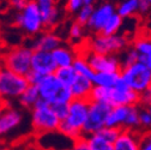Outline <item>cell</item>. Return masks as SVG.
Instances as JSON below:
<instances>
[{
  "label": "cell",
  "mask_w": 151,
  "mask_h": 150,
  "mask_svg": "<svg viewBox=\"0 0 151 150\" xmlns=\"http://www.w3.org/2000/svg\"><path fill=\"white\" fill-rule=\"evenodd\" d=\"M90 101L106 102L111 107L116 106H138L142 102V95L132 90L120 77L118 83L111 88L95 87L91 92Z\"/></svg>",
  "instance_id": "6da1fadb"
},
{
  "label": "cell",
  "mask_w": 151,
  "mask_h": 150,
  "mask_svg": "<svg viewBox=\"0 0 151 150\" xmlns=\"http://www.w3.org/2000/svg\"><path fill=\"white\" fill-rule=\"evenodd\" d=\"M90 100H81L73 99L68 105V114L61 120L59 131L66 137L76 141L83 137V128L88 120L89 109H90Z\"/></svg>",
  "instance_id": "7a4b0ae2"
},
{
  "label": "cell",
  "mask_w": 151,
  "mask_h": 150,
  "mask_svg": "<svg viewBox=\"0 0 151 150\" xmlns=\"http://www.w3.org/2000/svg\"><path fill=\"white\" fill-rule=\"evenodd\" d=\"M13 22L27 36L30 37L37 36L46 29L42 13L35 0H29L23 10L17 11Z\"/></svg>",
  "instance_id": "3957f363"
},
{
  "label": "cell",
  "mask_w": 151,
  "mask_h": 150,
  "mask_svg": "<svg viewBox=\"0 0 151 150\" xmlns=\"http://www.w3.org/2000/svg\"><path fill=\"white\" fill-rule=\"evenodd\" d=\"M40 92L41 100L46 101L47 103L58 105V103H66L70 105L71 101L74 99L70 87H65L55 76V73L47 74L43 79L37 85Z\"/></svg>",
  "instance_id": "277c9868"
},
{
  "label": "cell",
  "mask_w": 151,
  "mask_h": 150,
  "mask_svg": "<svg viewBox=\"0 0 151 150\" xmlns=\"http://www.w3.org/2000/svg\"><path fill=\"white\" fill-rule=\"evenodd\" d=\"M61 120L55 114L52 106L43 100H39L31 108V126L37 135L58 131Z\"/></svg>",
  "instance_id": "5b68a950"
},
{
  "label": "cell",
  "mask_w": 151,
  "mask_h": 150,
  "mask_svg": "<svg viewBox=\"0 0 151 150\" xmlns=\"http://www.w3.org/2000/svg\"><path fill=\"white\" fill-rule=\"evenodd\" d=\"M29 85V81L25 76L13 72L3 64L0 65V99L1 100H18Z\"/></svg>",
  "instance_id": "8992f818"
},
{
  "label": "cell",
  "mask_w": 151,
  "mask_h": 150,
  "mask_svg": "<svg viewBox=\"0 0 151 150\" xmlns=\"http://www.w3.org/2000/svg\"><path fill=\"white\" fill-rule=\"evenodd\" d=\"M126 48H128V39L120 32L115 35L95 34L86 41V49L99 54L119 55Z\"/></svg>",
  "instance_id": "52a82bcc"
},
{
  "label": "cell",
  "mask_w": 151,
  "mask_h": 150,
  "mask_svg": "<svg viewBox=\"0 0 151 150\" xmlns=\"http://www.w3.org/2000/svg\"><path fill=\"white\" fill-rule=\"evenodd\" d=\"M32 54L31 46H17L7 49L1 55V64L18 74L27 76L31 71Z\"/></svg>",
  "instance_id": "ba28073f"
},
{
  "label": "cell",
  "mask_w": 151,
  "mask_h": 150,
  "mask_svg": "<svg viewBox=\"0 0 151 150\" xmlns=\"http://www.w3.org/2000/svg\"><path fill=\"white\" fill-rule=\"evenodd\" d=\"M121 78L126 84L138 94L143 95L149 90L151 84V70L142 61L121 69Z\"/></svg>",
  "instance_id": "9c48e42d"
},
{
  "label": "cell",
  "mask_w": 151,
  "mask_h": 150,
  "mask_svg": "<svg viewBox=\"0 0 151 150\" xmlns=\"http://www.w3.org/2000/svg\"><path fill=\"white\" fill-rule=\"evenodd\" d=\"M111 108L113 107L106 102H97V101L90 102L88 120L83 128V137L96 133L106 126Z\"/></svg>",
  "instance_id": "30bf717a"
},
{
  "label": "cell",
  "mask_w": 151,
  "mask_h": 150,
  "mask_svg": "<svg viewBox=\"0 0 151 150\" xmlns=\"http://www.w3.org/2000/svg\"><path fill=\"white\" fill-rule=\"evenodd\" d=\"M95 72H121L122 65L119 55L115 54H99L84 48L82 53Z\"/></svg>",
  "instance_id": "8fae6325"
},
{
  "label": "cell",
  "mask_w": 151,
  "mask_h": 150,
  "mask_svg": "<svg viewBox=\"0 0 151 150\" xmlns=\"http://www.w3.org/2000/svg\"><path fill=\"white\" fill-rule=\"evenodd\" d=\"M115 12L116 6L111 1H103L99 4L97 6L93 7L92 16L86 24V28L93 34H100L106 23L109 21V18Z\"/></svg>",
  "instance_id": "7c38bea8"
},
{
  "label": "cell",
  "mask_w": 151,
  "mask_h": 150,
  "mask_svg": "<svg viewBox=\"0 0 151 150\" xmlns=\"http://www.w3.org/2000/svg\"><path fill=\"white\" fill-rule=\"evenodd\" d=\"M39 6L46 29L52 30L61 21V10L58 6V0H35Z\"/></svg>",
  "instance_id": "4fadbf2b"
},
{
  "label": "cell",
  "mask_w": 151,
  "mask_h": 150,
  "mask_svg": "<svg viewBox=\"0 0 151 150\" xmlns=\"http://www.w3.org/2000/svg\"><path fill=\"white\" fill-rule=\"evenodd\" d=\"M31 70L43 74V76L55 73V71L58 70V66L55 64L53 53L47 50H34Z\"/></svg>",
  "instance_id": "5bb4252c"
},
{
  "label": "cell",
  "mask_w": 151,
  "mask_h": 150,
  "mask_svg": "<svg viewBox=\"0 0 151 150\" xmlns=\"http://www.w3.org/2000/svg\"><path fill=\"white\" fill-rule=\"evenodd\" d=\"M23 121V114L16 108H3L0 109V137L10 133L16 130Z\"/></svg>",
  "instance_id": "9a60e30c"
},
{
  "label": "cell",
  "mask_w": 151,
  "mask_h": 150,
  "mask_svg": "<svg viewBox=\"0 0 151 150\" xmlns=\"http://www.w3.org/2000/svg\"><path fill=\"white\" fill-rule=\"evenodd\" d=\"M63 45V39L53 30L42 31L31 40V48L34 50H47L53 52Z\"/></svg>",
  "instance_id": "2e32d148"
},
{
  "label": "cell",
  "mask_w": 151,
  "mask_h": 150,
  "mask_svg": "<svg viewBox=\"0 0 151 150\" xmlns=\"http://www.w3.org/2000/svg\"><path fill=\"white\" fill-rule=\"evenodd\" d=\"M142 131L121 130L118 139L114 142V150H140Z\"/></svg>",
  "instance_id": "e0dca14e"
},
{
  "label": "cell",
  "mask_w": 151,
  "mask_h": 150,
  "mask_svg": "<svg viewBox=\"0 0 151 150\" xmlns=\"http://www.w3.org/2000/svg\"><path fill=\"white\" fill-rule=\"evenodd\" d=\"M93 88H95V85L92 83V79L78 74L74 83L71 87V91H72V95L74 99L90 100Z\"/></svg>",
  "instance_id": "ac0fdd59"
},
{
  "label": "cell",
  "mask_w": 151,
  "mask_h": 150,
  "mask_svg": "<svg viewBox=\"0 0 151 150\" xmlns=\"http://www.w3.org/2000/svg\"><path fill=\"white\" fill-rule=\"evenodd\" d=\"M53 57L55 60V64L58 67H70L73 65L78 53L76 52L71 46L68 45H61L53 52Z\"/></svg>",
  "instance_id": "d6986e66"
},
{
  "label": "cell",
  "mask_w": 151,
  "mask_h": 150,
  "mask_svg": "<svg viewBox=\"0 0 151 150\" xmlns=\"http://www.w3.org/2000/svg\"><path fill=\"white\" fill-rule=\"evenodd\" d=\"M129 110V106H116L113 107L110 113L108 115L107 119V124L106 126H110V127H118L124 130L126 119H127V114Z\"/></svg>",
  "instance_id": "ffe728a7"
},
{
  "label": "cell",
  "mask_w": 151,
  "mask_h": 150,
  "mask_svg": "<svg viewBox=\"0 0 151 150\" xmlns=\"http://www.w3.org/2000/svg\"><path fill=\"white\" fill-rule=\"evenodd\" d=\"M132 46L139 54V61L144 63L151 70V37H138Z\"/></svg>",
  "instance_id": "44dd1931"
},
{
  "label": "cell",
  "mask_w": 151,
  "mask_h": 150,
  "mask_svg": "<svg viewBox=\"0 0 151 150\" xmlns=\"http://www.w3.org/2000/svg\"><path fill=\"white\" fill-rule=\"evenodd\" d=\"M121 77L120 72H95L92 83L95 87L111 88L114 87Z\"/></svg>",
  "instance_id": "7402d4cb"
},
{
  "label": "cell",
  "mask_w": 151,
  "mask_h": 150,
  "mask_svg": "<svg viewBox=\"0 0 151 150\" xmlns=\"http://www.w3.org/2000/svg\"><path fill=\"white\" fill-rule=\"evenodd\" d=\"M40 99L41 97H40V92H39V88H37V85L30 84L24 90V92L21 95V97L18 99V102L21 103L22 107L31 109L37 102H39Z\"/></svg>",
  "instance_id": "603a6c76"
},
{
  "label": "cell",
  "mask_w": 151,
  "mask_h": 150,
  "mask_svg": "<svg viewBox=\"0 0 151 150\" xmlns=\"http://www.w3.org/2000/svg\"><path fill=\"white\" fill-rule=\"evenodd\" d=\"M139 1L140 0H121L116 5V12L124 18H132L139 12Z\"/></svg>",
  "instance_id": "cb8c5ba5"
},
{
  "label": "cell",
  "mask_w": 151,
  "mask_h": 150,
  "mask_svg": "<svg viewBox=\"0 0 151 150\" xmlns=\"http://www.w3.org/2000/svg\"><path fill=\"white\" fill-rule=\"evenodd\" d=\"M72 66H73V69L76 70V72H77L79 76H84V77H88L90 79H92L93 76H95V71H93L92 67L90 66V64L86 60V58L81 53H78L77 58H76V60H74Z\"/></svg>",
  "instance_id": "d4e9b609"
},
{
  "label": "cell",
  "mask_w": 151,
  "mask_h": 150,
  "mask_svg": "<svg viewBox=\"0 0 151 150\" xmlns=\"http://www.w3.org/2000/svg\"><path fill=\"white\" fill-rule=\"evenodd\" d=\"M85 138L91 150H114V143L107 141L99 133L86 136Z\"/></svg>",
  "instance_id": "484cf974"
},
{
  "label": "cell",
  "mask_w": 151,
  "mask_h": 150,
  "mask_svg": "<svg viewBox=\"0 0 151 150\" xmlns=\"http://www.w3.org/2000/svg\"><path fill=\"white\" fill-rule=\"evenodd\" d=\"M122 25H124V18L118 12H115L109 18V21L106 23V25L103 27V29H102V31L100 34H104V35L119 34L121 28H122Z\"/></svg>",
  "instance_id": "4316f807"
},
{
  "label": "cell",
  "mask_w": 151,
  "mask_h": 150,
  "mask_svg": "<svg viewBox=\"0 0 151 150\" xmlns=\"http://www.w3.org/2000/svg\"><path fill=\"white\" fill-rule=\"evenodd\" d=\"M55 76L58 77V79L65 85V87H72L74 83L76 78H77L78 73L76 72L73 66L70 67H58V70L55 71Z\"/></svg>",
  "instance_id": "83f0119b"
},
{
  "label": "cell",
  "mask_w": 151,
  "mask_h": 150,
  "mask_svg": "<svg viewBox=\"0 0 151 150\" xmlns=\"http://www.w3.org/2000/svg\"><path fill=\"white\" fill-rule=\"evenodd\" d=\"M139 112H140L139 105L138 106H129V110H128L127 119H126L124 128L133 130V131H142L140 130V120H139Z\"/></svg>",
  "instance_id": "f1b7e54d"
},
{
  "label": "cell",
  "mask_w": 151,
  "mask_h": 150,
  "mask_svg": "<svg viewBox=\"0 0 151 150\" xmlns=\"http://www.w3.org/2000/svg\"><path fill=\"white\" fill-rule=\"evenodd\" d=\"M85 25L78 23L77 21H73L68 28V37L71 42L76 43H81L84 40L85 36Z\"/></svg>",
  "instance_id": "f546056e"
},
{
  "label": "cell",
  "mask_w": 151,
  "mask_h": 150,
  "mask_svg": "<svg viewBox=\"0 0 151 150\" xmlns=\"http://www.w3.org/2000/svg\"><path fill=\"white\" fill-rule=\"evenodd\" d=\"M119 58H120V61H121L122 67H126L128 65H132V64L139 61V54L136 50V48L132 46V47L126 48L122 53H120L119 54Z\"/></svg>",
  "instance_id": "4dcf8cb0"
},
{
  "label": "cell",
  "mask_w": 151,
  "mask_h": 150,
  "mask_svg": "<svg viewBox=\"0 0 151 150\" xmlns=\"http://www.w3.org/2000/svg\"><path fill=\"white\" fill-rule=\"evenodd\" d=\"M93 5H84L79 11L78 13L76 14V18H74V21H77L78 23L83 24L86 27L88 22L90 21V18L92 16V12H93Z\"/></svg>",
  "instance_id": "1f68e13d"
},
{
  "label": "cell",
  "mask_w": 151,
  "mask_h": 150,
  "mask_svg": "<svg viewBox=\"0 0 151 150\" xmlns=\"http://www.w3.org/2000/svg\"><path fill=\"white\" fill-rule=\"evenodd\" d=\"M99 135H101L103 138H106L107 141L111 142V143H114L119 135L121 133V128H118V127H110V126H104L103 128H101L99 132H96Z\"/></svg>",
  "instance_id": "d6a6232c"
},
{
  "label": "cell",
  "mask_w": 151,
  "mask_h": 150,
  "mask_svg": "<svg viewBox=\"0 0 151 150\" xmlns=\"http://www.w3.org/2000/svg\"><path fill=\"white\" fill-rule=\"evenodd\" d=\"M139 120H140V130H142V131L151 130V114H150L147 107L140 108V112H139Z\"/></svg>",
  "instance_id": "836d02e7"
},
{
  "label": "cell",
  "mask_w": 151,
  "mask_h": 150,
  "mask_svg": "<svg viewBox=\"0 0 151 150\" xmlns=\"http://www.w3.org/2000/svg\"><path fill=\"white\" fill-rule=\"evenodd\" d=\"M85 5L84 0H66L65 4V11L70 14H77L78 11Z\"/></svg>",
  "instance_id": "e575fe53"
},
{
  "label": "cell",
  "mask_w": 151,
  "mask_h": 150,
  "mask_svg": "<svg viewBox=\"0 0 151 150\" xmlns=\"http://www.w3.org/2000/svg\"><path fill=\"white\" fill-rule=\"evenodd\" d=\"M140 150H151V130L142 131V133H140Z\"/></svg>",
  "instance_id": "d590c367"
},
{
  "label": "cell",
  "mask_w": 151,
  "mask_h": 150,
  "mask_svg": "<svg viewBox=\"0 0 151 150\" xmlns=\"http://www.w3.org/2000/svg\"><path fill=\"white\" fill-rule=\"evenodd\" d=\"M52 108L55 112V114L59 117L60 120H64L67 117V114H68V105H66V103L52 105Z\"/></svg>",
  "instance_id": "8d00e7d4"
},
{
  "label": "cell",
  "mask_w": 151,
  "mask_h": 150,
  "mask_svg": "<svg viewBox=\"0 0 151 150\" xmlns=\"http://www.w3.org/2000/svg\"><path fill=\"white\" fill-rule=\"evenodd\" d=\"M70 150H91L88 142H86V138L85 137H81L78 139H76L71 146Z\"/></svg>",
  "instance_id": "74e56055"
},
{
  "label": "cell",
  "mask_w": 151,
  "mask_h": 150,
  "mask_svg": "<svg viewBox=\"0 0 151 150\" xmlns=\"http://www.w3.org/2000/svg\"><path fill=\"white\" fill-rule=\"evenodd\" d=\"M27 78H28V81H29V84H32V85H39V83L43 79V74H41V73H39V72H36V71H30L27 76H25Z\"/></svg>",
  "instance_id": "f35d334b"
},
{
  "label": "cell",
  "mask_w": 151,
  "mask_h": 150,
  "mask_svg": "<svg viewBox=\"0 0 151 150\" xmlns=\"http://www.w3.org/2000/svg\"><path fill=\"white\" fill-rule=\"evenodd\" d=\"M151 11V5L146 1V0H140L139 1V12L138 14L140 16H146Z\"/></svg>",
  "instance_id": "ab89813d"
},
{
  "label": "cell",
  "mask_w": 151,
  "mask_h": 150,
  "mask_svg": "<svg viewBox=\"0 0 151 150\" xmlns=\"http://www.w3.org/2000/svg\"><path fill=\"white\" fill-rule=\"evenodd\" d=\"M28 1H29V0H9L10 5H11L14 10H17V11L23 10L24 6L28 4Z\"/></svg>",
  "instance_id": "60d3db41"
},
{
  "label": "cell",
  "mask_w": 151,
  "mask_h": 150,
  "mask_svg": "<svg viewBox=\"0 0 151 150\" xmlns=\"http://www.w3.org/2000/svg\"><path fill=\"white\" fill-rule=\"evenodd\" d=\"M140 105H145V106L151 105V84L149 87V90L142 95V102H140Z\"/></svg>",
  "instance_id": "b9f144b4"
},
{
  "label": "cell",
  "mask_w": 151,
  "mask_h": 150,
  "mask_svg": "<svg viewBox=\"0 0 151 150\" xmlns=\"http://www.w3.org/2000/svg\"><path fill=\"white\" fill-rule=\"evenodd\" d=\"M95 1H96V0H84L85 5H93V4H95Z\"/></svg>",
  "instance_id": "7bdbcfd3"
},
{
  "label": "cell",
  "mask_w": 151,
  "mask_h": 150,
  "mask_svg": "<svg viewBox=\"0 0 151 150\" xmlns=\"http://www.w3.org/2000/svg\"><path fill=\"white\" fill-rule=\"evenodd\" d=\"M147 109H149V112H150V114H151V105H149V106H147Z\"/></svg>",
  "instance_id": "ee69618b"
},
{
  "label": "cell",
  "mask_w": 151,
  "mask_h": 150,
  "mask_svg": "<svg viewBox=\"0 0 151 150\" xmlns=\"http://www.w3.org/2000/svg\"><path fill=\"white\" fill-rule=\"evenodd\" d=\"M0 150H11V149H9V148H1Z\"/></svg>",
  "instance_id": "f6af8a7d"
},
{
  "label": "cell",
  "mask_w": 151,
  "mask_h": 150,
  "mask_svg": "<svg viewBox=\"0 0 151 150\" xmlns=\"http://www.w3.org/2000/svg\"><path fill=\"white\" fill-rule=\"evenodd\" d=\"M146 1H147V3H149V4L151 5V0H146Z\"/></svg>",
  "instance_id": "bcb514c9"
}]
</instances>
